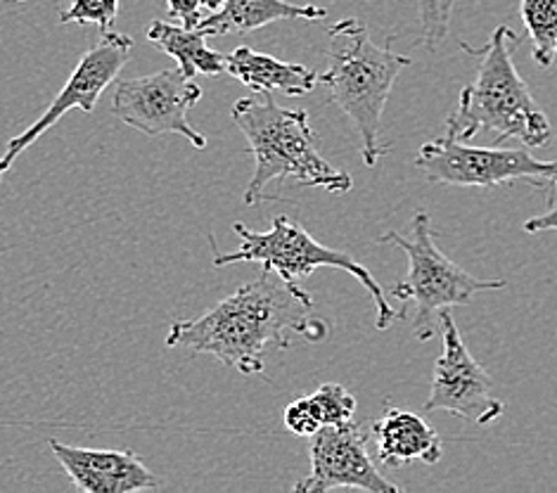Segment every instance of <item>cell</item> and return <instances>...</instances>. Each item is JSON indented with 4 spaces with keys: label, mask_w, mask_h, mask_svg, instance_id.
Returning <instances> with one entry per match:
<instances>
[{
    "label": "cell",
    "mask_w": 557,
    "mask_h": 493,
    "mask_svg": "<svg viewBox=\"0 0 557 493\" xmlns=\"http://www.w3.org/2000/svg\"><path fill=\"white\" fill-rule=\"evenodd\" d=\"M520 15L532 41V58L543 70L557 62V0H522Z\"/></svg>",
    "instance_id": "e0dca14e"
},
{
    "label": "cell",
    "mask_w": 557,
    "mask_h": 493,
    "mask_svg": "<svg viewBox=\"0 0 557 493\" xmlns=\"http://www.w3.org/2000/svg\"><path fill=\"white\" fill-rule=\"evenodd\" d=\"M524 231H527V233H546V231L557 233V207L548 209L546 214L529 219V221L524 223Z\"/></svg>",
    "instance_id": "603a6c76"
},
{
    "label": "cell",
    "mask_w": 557,
    "mask_h": 493,
    "mask_svg": "<svg viewBox=\"0 0 557 493\" xmlns=\"http://www.w3.org/2000/svg\"><path fill=\"white\" fill-rule=\"evenodd\" d=\"M327 70L321 84L327 88V100L351 119L361 136V157L366 167H377L392 145L382 140V114L396 78L410 66V58L377 46L366 24L342 20L327 29Z\"/></svg>",
    "instance_id": "3957f363"
},
{
    "label": "cell",
    "mask_w": 557,
    "mask_h": 493,
    "mask_svg": "<svg viewBox=\"0 0 557 493\" xmlns=\"http://www.w3.org/2000/svg\"><path fill=\"white\" fill-rule=\"evenodd\" d=\"M261 98H243L233 104V122L240 126L255 152L257 169L245 190V205L255 207L267 199L271 181L295 178L309 188L344 195L354 188L347 171L333 167L318 150V136L304 110L281 108L271 93Z\"/></svg>",
    "instance_id": "277c9868"
},
{
    "label": "cell",
    "mask_w": 557,
    "mask_h": 493,
    "mask_svg": "<svg viewBox=\"0 0 557 493\" xmlns=\"http://www.w3.org/2000/svg\"><path fill=\"white\" fill-rule=\"evenodd\" d=\"M283 420H285V428L297 436H313L323 428V422L318 418V412L311 404V396L295 398V402L285 408Z\"/></svg>",
    "instance_id": "44dd1931"
},
{
    "label": "cell",
    "mask_w": 557,
    "mask_h": 493,
    "mask_svg": "<svg viewBox=\"0 0 557 493\" xmlns=\"http://www.w3.org/2000/svg\"><path fill=\"white\" fill-rule=\"evenodd\" d=\"M380 463L389 468H401L408 463L434 465L444 456L442 436L432 424L410 410L387 408L373 424Z\"/></svg>",
    "instance_id": "4fadbf2b"
},
{
    "label": "cell",
    "mask_w": 557,
    "mask_h": 493,
    "mask_svg": "<svg viewBox=\"0 0 557 493\" xmlns=\"http://www.w3.org/2000/svg\"><path fill=\"white\" fill-rule=\"evenodd\" d=\"M20 3H22V0H20Z\"/></svg>",
    "instance_id": "d4e9b609"
},
{
    "label": "cell",
    "mask_w": 557,
    "mask_h": 493,
    "mask_svg": "<svg viewBox=\"0 0 557 493\" xmlns=\"http://www.w3.org/2000/svg\"><path fill=\"white\" fill-rule=\"evenodd\" d=\"M223 3H225V0H202V5H205V15H209V12H216V10H221V8H223Z\"/></svg>",
    "instance_id": "cb8c5ba5"
},
{
    "label": "cell",
    "mask_w": 557,
    "mask_h": 493,
    "mask_svg": "<svg viewBox=\"0 0 557 493\" xmlns=\"http://www.w3.org/2000/svg\"><path fill=\"white\" fill-rule=\"evenodd\" d=\"M458 0H418V20H420V44L430 50H436L448 36L450 20H454Z\"/></svg>",
    "instance_id": "ac0fdd59"
},
{
    "label": "cell",
    "mask_w": 557,
    "mask_h": 493,
    "mask_svg": "<svg viewBox=\"0 0 557 493\" xmlns=\"http://www.w3.org/2000/svg\"><path fill=\"white\" fill-rule=\"evenodd\" d=\"M131 50H134V38L131 36L102 32L100 41L84 52V58L78 60L70 82L64 84L55 100L50 102V108L38 116L29 128L8 143L5 152L0 155V181H3L10 167L17 162V157L29 148L32 143L41 138L48 128L55 126L70 110H82L86 114L96 110L102 93L108 90V86L119 74H122L131 58Z\"/></svg>",
    "instance_id": "30bf717a"
},
{
    "label": "cell",
    "mask_w": 557,
    "mask_h": 493,
    "mask_svg": "<svg viewBox=\"0 0 557 493\" xmlns=\"http://www.w3.org/2000/svg\"><path fill=\"white\" fill-rule=\"evenodd\" d=\"M207 34L188 26H176L169 22H152L148 29V41L162 48L169 58L176 60L178 70L193 78L195 74L205 76H223L225 74V56L207 46Z\"/></svg>",
    "instance_id": "2e32d148"
},
{
    "label": "cell",
    "mask_w": 557,
    "mask_h": 493,
    "mask_svg": "<svg viewBox=\"0 0 557 493\" xmlns=\"http://www.w3.org/2000/svg\"><path fill=\"white\" fill-rule=\"evenodd\" d=\"M48 444L72 484L84 493H134L159 486L154 474L134 451L78 448L60 444L55 439Z\"/></svg>",
    "instance_id": "7c38bea8"
},
{
    "label": "cell",
    "mask_w": 557,
    "mask_h": 493,
    "mask_svg": "<svg viewBox=\"0 0 557 493\" xmlns=\"http://www.w3.org/2000/svg\"><path fill=\"white\" fill-rule=\"evenodd\" d=\"M166 10L171 17L178 20L183 26H188V29H195L205 17L202 0H166Z\"/></svg>",
    "instance_id": "7402d4cb"
},
{
    "label": "cell",
    "mask_w": 557,
    "mask_h": 493,
    "mask_svg": "<svg viewBox=\"0 0 557 493\" xmlns=\"http://www.w3.org/2000/svg\"><path fill=\"white\" fill-rule=\"evenodd\" d=\"M225 74L237 78L251 93H273L281 90L289 98L309 96L321 84V74L304 64L283 62L273 56H263L249 46L235 48L225 56Z\"/></svg>",
    "instance_id": "5bb4252c"
},
{
    "label": "cell",
    "mask_w": 557,
    "mask_h": 493,
    "mask_svg": "<svg viewBox=\"0 0 557 493\" xmlns=\"http://www.w3.org/2000/svg\"><path fill=\"white\" fill-rule=\"evenodd\" d=\"M413 235L404 237L396 231L380 235V243L399 247L408 257V275L392 285V297L404 304L401 318L413 306V335L418 342H430L440 332V318L454 306H466L482 292L506 287V280H482L450 261L436 247L432 221L424 211H416Z\"/></svg>",
    "instance_id": "5b68a950"
},
{
    "label": "cell",
    "mask_w": 557,
    "mask_h": 493,
    "mask_svg": "<svg viewBox=\"0 0 557 493\" xmlns=\"http://www.w3.org/2000/svg\"><path fill=\"white\" fill-rule=\"evenodd\" d=\"M309 444L311 474L295 484L297 493H325L333 489H361L368 493H399L368 456V434L358 422L325 424Z\"/></svg>",
    "instance_id": "8fae6325"
},
{
    "label": "cell",
    "mask_w": 557,
    "mask_h": 493,
    "mask_svg": "<svg viewBox=\"0 0 557 493\" xmlns=\"http://www.w3.org/2000/svg\"><path fill=\"white\" fill-rule=\"evenodd\" d=\"M202 100V88L185 76L178 66L150 76L119 78L112 112L126 126L145 136L176 133L193 148L205 150L207 138L190 124V110Z\"/></svg>",
    "instance_id": "ba28073f"
},
{
    "label": "cell",
    "mask_w": 557,
    "mask_h": 493,
    "mask_svg": "<svg viewBox=\"0 0 557 493\" xmlns=\"http://www.w3.org/2000/svg\"><path fill=\"white\" fill-rule=\"evenodd\" d=\"M233 231L240 235L243 245L231 251V255H216L214 269L235 263H261V269L275 271L287 283H297L299 278L311 275L315 269H339L351 273L368 289V295L373 297L377 330H389L394 321L401 318V311H396L387 301L382 285L363 263H358L347 251L321 245L289 217H275L271 229L263 233L249 231L243 223H235Z\"/></svg>",
    "instance_id": "8992f818"
},
{
    "label": "cell",
    "mask_w": 557,
    "mask_h": 493,
    "mask_svg": "<svg viewBox=\"0 0 557 493\" xmlns=\"http://www.w3.org/2000/svg\"><path fill=\"white\" fill-rule=\"evenodd\" d=\"M440 330L442 356L434 363L432 386L422 410H444L480 428L498 420L506 412V404L494 396V382L462 342L450 311L442 313Z\"/></svg>",
    "instance_id": "9c48e42d"
},
{
    "label": "cell",
    "mask_w": 557,
    "mask_h": 493,
    "mask_svg": "<svg viewBox=\"0 0 557 493\" xmlns=\"http://www.w3.org/2000/svg\"><path fill=\"white\" fill-rule=\"evenodd\" d=\"M416 169L424 181L456 188H510L524 183L546 195L548 205L557 195V162H543L527 150L472 148L450 136L424 143L416 157Z\"/></svg>",
    "instance_id": "52a82bcc"
},
{
    "label": "cell",
    "mask_w": 557,
    "mask_h": 493,
    "mask_svg": "<svg viewBox=\"0 0 557 493\" xmlns=\"http://www.w3.org/2000/svg\"><path fill=\"white\" fill-rule=\"evenodd\" d=\"M327 10L315 5H295L289 0H225L223 8L209 12L195 29L207 36L225 34H249L261 26L281 22V20H304L318 22L325 20Z\"/></svg>",
    "instance_id": "9a60e30c"
},
{
    "label": "cell",
    "mask_w": 557,
    "mask_h": 493,
    "mask_svg": "<svg viewBox=\"0 0 557 493\" xmlns=\"http://www.w3.org/2000/svg\"><path fill=\"white\" fill-rule=\"evenodd\" d=\"M116 17L119 0H72V5L60 12L62 24H92L100 32H110Z\"/></svg>",
    "instance_id": "ffe728a7"
},
{
    "label": "cell",
    "mask_w": 557,
    "mask_h": 493,
    "mask_svg": "<svg viewBox=\"0 0 557 493\" xmlns=\"http://www.w3.org/2000/svg\"><path fill=\"white\" fill-rule=\"evenodd\" d=\"M287 332L323 342L327 323L313 313V297L275 271L261 269L259 278L195 321L171 323L166 344L195 354H211L243 375L267 372L263 354L271 346L287 349Z\"/></svg>",
    "instance_id": "6da1fadb"
},
{
    "label": "cell",
    "mask_w": 557,
    "mask_h": 493,
    "mask_svg": "<svg viewBox=\"0 0 557 493\" xmlns=\"http://www.w3.org/2000/svg\"><path fill=\"white\" fill-rule=\"evenodd\" d=\"M520 41L510 26H498L486 46H460L476 60V76L460 90L456 110L446 119V136L468 143L480 133H488L494 143L520 140L527 148L550 143L548 116L536 104L512 60V50Z\"/></svg>",
    "instance_id": "7a4b0ae2"
},
{
    "label": "cell",
    "mask_w": 557,
    "mask_h": 493,
    "mask_svg": "<svg viewBox=\"0 0 557 493\" xmlns=\"http://www.w3.org/2000/svg\"><path fill=\"white\" fill-rule=\"evenodd\" d=\"M311 404L318 412V418H321L323 428L325 424H344L354 420L356 398L337 382L318 386L315 394H311Z\"/></svg>",
    "instance_id": "d6986e66"
}]
</instances>
